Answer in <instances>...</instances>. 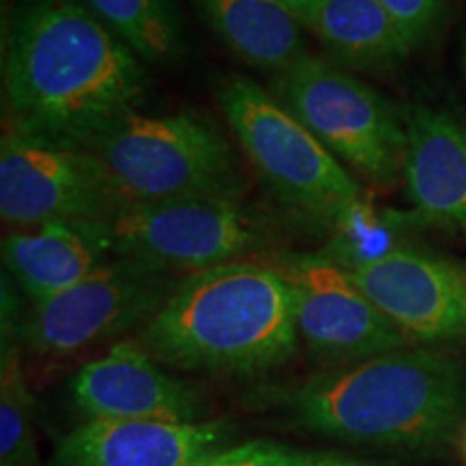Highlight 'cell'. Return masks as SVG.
I'll list each match as a JSON object with an SVG mask.
<instances>
[{"instance_id": "2e32d148", "label": "cell", "mask_w": 466, "mask_h": 466, "mask_svg": "<svg viewBox=\"0 0 466 466\" xmlns=\"http://www.w3.org/2000/svg\"><path fill=\"white\" fill-rule=\"evenodd\" d=\"M206 25L244 66L281 76L311 52L307 28L277 0H190Z\"/></svg>"}, {"instance_id": "30bf717a", "label": "cell", "mask_w": 466, "mask_h": 466, "mask_svg": "<svg viewBox=\"0 0 466 466\" xmlns=\"http://www.w3.org/2000/svg\"><path fill=\"white\" fill-rule=\"evenodd\" d=\"M275 266L291 288L299 337L322 363L352 365L404 350L410 341L348 270L324 255H285Z\"/></svg>"}, {"instance_id": "5b68a950", "label": "cell", "mask_w": 466, "mask_h": 466, "mask_svg": "<svg viewBox=\"0 0 466 466\" xmlns=\"http://www.w3.org/2000/svg\"><path fill=\"white\" fill-rule=\"evenodd\" d=\"M218 102L255 173L294 212L333 227L348 208L365 201L359 179L275 93L236 76L220 86Z\"/></svg>"}, {"instance_id": "5bb4252c", "label": "cell", "mask_w": 466, "mask_h": 466, "mask_svg": "<svg viewBox=\"0 0 466 466\" xmlns=\"http://www.w3.org/2000/svg\"><path fill=\"white\" fill-rule=\"evenodd\" d=\"M110 259L108 220H58L3 238L5 270L33 302L74 288Z\"/></svg>"}, {"instance_id": "ac0fdd59", "label": "cell", "mask_w": 466, "mask_h": 466, "mask_svg": "<svg viewBox=\"0 0 466 466\" xmlns=\"http://www.w3.org/2000/svg\"><path fill=\"white\" fill-rule=\"evenodd\" d=\"M20 309L3 305L0 354V466H39L35 404L20 360Z\"/></svg>"}, {"instance_id": "6da1fadb", "label": "cell", "mask_w": 466, "mask_h": 466, "mask_svg": "<svg viewBox=\"0 0 466 466\" xmlns=\"http://www.w3.org/2000/svg\"><path fill=\"white\" fill-rule=\"evenodd\" d=\"M149 74L83 0H15L3 25L5 130L89 147L138 113Z\"/></svg>"}, {"instance_id": "7a4b0ae2", "label": "cell", "mask_w": 466, "mask_h": 466, "mask_svg": "<svg viewBox=\"0 0 466 466\" xmlns=\"http://www.w3.org/2000/svg\"><path fill=\"white\" fill-rule=\"evenodd\" d=\"M294 296L277 266L229 261L190 272L143 326L138 343L162 365L253 376L299 350Z\"/></svg>"}, {"instance_id": "8fae6325", "label": "cell", "mask_w": 466, "mask_h": 466, "mask_svg": "<svg viewBox=\"0 0 466 466\" xmlns=\"http://www.w3.org/2000/svg\"><path fill=\"white\" fill-rule=\"evenodd\" d=\"M348 275L410 339L442 341L466 333V275L447 261L398 248Z\"/></svg>"}, {"instance_id": "44dd1931", "label": "cell", "mask_w": 466, "mask_h": 466, "mask_svg": "<svg viewBox=\"0 0 466 466\" xmlns=\"http://www.w3.org/2000/svg\"><path fill=\"white\" fill-rule=\"evenodd\" d=\"M380 3L410 50L430 42L450 11V0H380Z\"/></svg>"}, {"instance_id": "d4e9b609", "label": "cell", "mask_w": 466, "mask_h": 466, "mask_svg": "<svg viewBox=\"0 0 466 466\" xmlns=\"http://www.w3.org/2000/svg\"><path fill=\"white\" fill-rule=\"evenodd\" d=\"M462 67H464V76H466V31H464V42H462Z\"/></svg>"}, {"instance_id": "4fadbf2b", "label": "cell", "mask_w": 466, "mask_h": 466, "mask_svg": "<svg viewBox=\"0 0 466 466\" xmlns=\"http://www.w3.org/2000/svg\"><path fill=\"white\" fill-rule=\"evenodd\" d=\"M229 436L225 421L91 419L58 441L48 466H197Z\"/></svg>"}, {"instance_id": "ffe728a7", "label": "cell", "mask_w": 466, "mask_h": 466, "mask_svg": "<svg viewBox=\"0 0 466 466\" xmlns=\"http://www.w3.org/2000/svg\"><path fill=\"white\" fill-rule=\"evenodd\" d=\"M324 453L300 451L275 441H248L223 447L197 466H311Z\"/></svg>"}, {"instance_id": "8992f818", "label": "cell", "mask_w": 466, "mask_h": 466, "mask_svg": "<svg viewBox=\"0 0 466 466\" xmlns=\"http://www.w3.org/2000/svg\"><path fill=\"white\" fill-rule=\"evenodd\" d=\"M272 93L343 167L374 188L404 175L406 115L391 100L333 61L309 55L277 76Z\"/></svg>"}, {"instance_id": "7402d4cb", "label": "cell", "mask_w": 466, "mask_h": 466, "mask_svg": "<svg viewBox=\"0 0 466 466\" xmlns=\"http://www.w3.org/2000/svg\"><path fill=\"white\" fill-rule=\"evenodd\" d=\"M277 3L283 5L285 9L291 11V14L299 17L307 31H311L313 20H316L318 0H277Z\"/></svg>"}, {"instance_id": "277c9868", "label": "cell", "mask_w": 466, "mask_h": 466, "mask_svg": "<svg viewBox=\"0 0 466 466\" xmlns=\"http://www.w3.org/2000/svg\"><path fill=\"white\" fill-rule=\"evenodd\" d=\"M104 162L126 203L173 199H242L236 151L208 116L192 110L134 113L89 147Z\"/></svg>"}, {"instance_id": "d6986e66", "label": "cell", "mask_w": 466, "mask_h": 466, "mask_svg": "<svg viewBox=\"0 0 466 466\" xmlns=\"http://www.w3.org/2000/svg\"><path fill=\"white\" fill-rule=\"evenodd\" d=\"M143 63L165 66L184 50V26L175 0H83Z\"/></svg>"}, {"instance_id": "603a6c76", "label": "cell", "mask_w": 466, "mask_h": 466, "mask_svg": "<svg viewBox=\"0 0 466 466\" xmlns=\"http://www.w3.org/2000/svg\"><path fill=\"white\" fill-rule=\"evenodd\" d=\"M311 466H367L363 462H357V460H348L341 456H335V453H324L318 462H313Z\"/></svg>"}, {"instance_id": "e0dca14e", "label": "cell", "mask_w": 466, "mask_h": 466, "mask_svg": "<svg viewBox=\"0 0 466 466\" xmlns=\"http://www.w3.org/2000/svg\"><path fill=\"white\" fill-rule=\"evenodd\" d=\"M313 33L337 66L384 72L410 55L380 0H318Z\"/></svg>"}, {"instance_id": "9a60e30c", "label": "cell", "mask_w": 466, "mask_h": 466, "mask_svg": "<svg viewBox=\"0 0 466 466\" xmlns=\"http://www.w3.org/2000/svg\"><path fill=\"white\" fill-rule=\"evenodd\" d=\"M406 121L408 201L419 218L466 231V126L428 104L412 106Z\"/></svg>"}, {"instance_id": "ba28073f", "label": "cell", "mask_w": 466, "mask_h": 466, "mask_svg": "<svg viewBox=\"0 0 466 466\" xmlns=\"http://www.w3.org/2000/svg\"><path fill=\"white\" fill-rule=\"evenodd\" d=\"M173 272L115 258L22 316L20 341L46 357H67L149 322L173 294Z\"/></svg>"}, {"instance_id": "7c38bea8", "label": "cell", "mask_w": 466, "mask_h": 466, "mask_svg": "<svg viewBox=\"0 0 466 466\" xmlns=\"http://www.w3.org/2000/svg\"><path fill=\"white\" fill-rule=\"evenodd\" d=\"M72 400L86 421H203V395L165 371L141 343L121 341L86 363L72 380Z\"/></svg>"}, {"instance_id": "9c48e42d", "label": "cell", "mask_w": 466, "mask_h": 466, "mask_svg": "<svg viewBox=\"0 0 466 466\" xmlns=\"http://www.w3.org/2000/svg\"><path fill=\"white\" fill-rule=\"evenodd\" d=\"M124 206L108 168L91 149L3 132L0 217L7 225L110 220Z\"/></svg>"}, {"instance_id": "3957f363", "label": "cell", "mask_w": 466, "mask_h": 466, "mask_svg": "<svg viewBox=\"0 0 466 466\" xmlns=\"http://www.w3.org/2000/svg\"><path fill=\"white\" fill-rule=\"evenodd\" d=\"M285 406L300 428L326 439L417 450L456 439L466 391L450 359L404 348L330 367L289 391Z\"/></svg>"}, {"instance_id": "cb8c5ba5", "label": "cell", "mask_w": 466, "mask_h": 466, "mask_svg": "<svg viewBox=\"0 0 466 466\" xmlns=\"http://www.w3.org/2000/svg\"><path fill=\"white\" fill-rule=\"evenodd\" d=\"M456 442H458L460 458H462V462L466 464V425H462V428H460V432L456 434Z\"/></svg>"}, {"instance_id": "52a82bcc", "label": "cell", "mask_w": 466, "mask_h": 466, "mask_svg": "<svg viewBox=\"0 0 466 466\" xmlns=\"http://www.w3.org/2000/svg\"><path fill=\"white\" fill-rule=\"evenodd\" d=\"M115 258L160 270L199 272L270 247L275 236L266 217L242 199H173L126 203L108 220Z\"/></svg>"}]
</instances>
